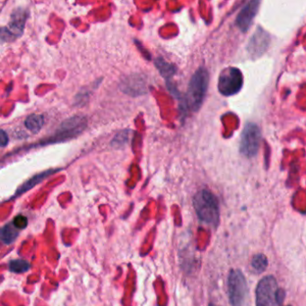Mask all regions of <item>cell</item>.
<instances>
[{
  "mask_svg": "<svg viewBox=\"0 0 306 306\" xmlns=\"http://www.w3.org/2000/svg\"><path fill=\"white\" fill-rule=\"evenodd\" d=\"M194 209L199 219L208 225L216 226L219 223V204L214 194L202 189L195 195Z\"/></svg>",
  "mask_w": 306,
  "mask_h": 306,
  "instance_id": "obj_1",
  "label": "cell"
},
{
  "mask_svg": "<svg viewBox=\"0 0 306 306\" xmlns=\"http://www.w3.org/2000/svg\"><path fill=\"white\" fill-rule=\"evenodd\" d=\"M285 300V291L278 287L272 275L262 278L256 289V304L260 306H280Z\"/></svg>",
  "mask_w": 306,
  "mask_h": 306,
  "instance_id": "obj_2",
  "label": "cell"
},
{
  "mask_svg": "<svg viewBox=\"0 0 306 306\" xmlns=\"http://www.w3.org/2000/svg\"><path fill=\"white\" fill-rule=\"evenodd\" d=\"M209 82V72L204 67H200L195 72L189 81L187 92V104L194 112L198 111L203 103L208 91Z\"/></svg>",
  "mask_w": 306,
  "mask_h": 306,
  "instance_id": "obj_3",
  "label": "cell"
},
{
  "mask_svg": "<svg viewBox=\"0 0 306 306\" xmlns=\"http://www.w3.org/2000/svg\"><path fill=\"white\" fill-rule=\"evenodd\" d=\"M244 84L242 72L236 67H227L221 72L218 78V90L225 96L240 92Z\"/></svg>",
  "mask_w": 306,
  "mask_h": 306,
  "instance_id": "obj_4",
  "label": "cell"
},
{
  "mask_svg": "<svg viewBox=\"0 0 306 306\" xmlns=\"http://www.w3.org/2000/svg\"><path fill=\"white\" fill-rule=\"evenodd\" d=\"M260 129L254 123H248L242 134L240 152L246 157L255 156L260 144Z\"/></svg>",
  "mask_w": 306,
  "mask_h": 306,
  "instance_id": "obj_5",
  "label": "cell"
},
{
  "mask_svg": "<svg viewBox=\"0 0 306 306\" xmlns=\"http://www.w3.org/2000/svg\"><path fill=\"white\" fill-rule=\"evenodd\" d=\"M247 283L240 271H232L228 276V294L232 306H242L247 296Z\"/></svg>",
  "mask_w": 306,
  "mask_h": 306,
  "instance_id": "obj_6",
  "label": "cell"
},
{
  "mask_svg": "<svg viewBox=\"0 0 306 306\" xmlns=\"http://www.w3.org/2000/svg\"><path fill=\"white\" fill-rule=\"evenodd\" d=\"M87 127V119L82 116H75L62 122L56 132L58 139H68L77 136Z\"/></svg>",
  "mask_w": 306,
  "mask_h": 306,
  "instance_id": "obj_7",
  "label": "cell"
},
{
  "mask_svg": "<svg viewBox=\"0 0 306 306\" xmlns=\"http://www.w3.org/2000/svg\"><path fill=\"white\" fill-rule=\"evenodd\" d=\"M260 0H250L248 4L241 10L236 18V26L242 31H246L250 29L260 7Z\"/></svg>",
  "mask_w": 306,
  "mask_h": 306,
  "instance_id": "obj_8",
  "label": "cell"
},
{
  "mask_svg": "<svg viewBox=\"0 0 306 306\" xmlns=\"http://www.w3.org/2000/svg\"><path fill=\"white\" fill-rule=\"evenodd\" d=\"M26 18L27 14L24 9L19 8L14 11L11 16L8 31H6V33H11L13 37H19L22 35L26 25Z\"/></svg>",
  "mask_w": 306,
  "mask_h": 306,
  "instance_id": "obj_9",
  "label": "cell"
},
{
  "mask_svg": "<svg viewBox=\"0 0 306 306\" xmlns=\"http://www.w3.org/2000/svg\"><path fill=\"white\" fill-rule=\"evenodd\" d=\"M269 45V36L262 30H259L252 36L249 43V51L254 56H259L263 53Z\"/></svg>",
  "mask_w": 306,
  "mask_h": 306,
  "instance_id": "obj_10",
  "label": "cell"
},
{
  "mask_svg": "<svg viewBox=\"0 0 306 306\" xmlns=\"http://www.w3.org/2000/svg\"><path fill=\"white\" fill-rule=\"evenodd\" d=\"M19 235V229L14 225V223H8L4 225L1 229V241L5 245H11L13 244Z\"/></svg>",
  "mask_w": 306,
  "mask_h": 306,
  "instance_id": "obj_11",
  "label": "cell"
},
{
  "mask_svg": "<svg viewBox=\"0 0 306 306\" xmlns=\"http://www.w3.org/2000/svg\"><path fill=\"white\" fill-rule=\"evenodd\" d=\"M43 124H44V118L40 114H31L29 117H27L25 122L26 128L33 134L40 132L43 127Z\"/></svg>",
  "mask_w": 306,
  "mask_h": 306,
  "instance_id": "obj_12",
  "label": "cell"
},
{
  "mask_svg": "<svg viewBox=\"0 0 306 306\" xmlns=\"http://www.w3.org/2000/svg\"><path fill=\"white\" fill-rule=\"evenodd\" d=\"M155 66L160 74L162 75V77H164L165 79H169L170 77H173L176 71V68L172 64H169L168 62L163 61L162 59H157L155 61Z\"/></svg>",
  "mask_w": 306,
  "mask_h": 306,
  "instance_id": "obj_13",
  "label": "cell"
},
{
  "mask_svg": "<svg viewBox=\"0 0 306 306\" xmlns=\"http://www.w3.org/2000/svg\"><path fill=\"white\" fill-rule=\"evenodd\" d=\"M251 267L256 273H261L268 267V259L263 254H257L252 258Z\"/></svg>",
  "mask_w": 306,
  "mask_h": 306,
  "instance_id": "obj_14",
  "label": "cell"
},
{
  "mask_svg": "<svg viewBox=\"0 0 306 306\" xmlns=\"http://www.w3.org/2000/svg\"><path fill=\"white\" fill-rule=\"evenodd\" d=\"M30 264L24 260H13L9 262V270L15 273H25L29 271Z\"/></svg>",
  "mask_w": 306,
  "mask_h": 306,
  "instance_id": "obj_15",
  "label": "cell"
},
{
  "mask_svg": "<svg viewBox=\"0 0 306 306\" xmlns=\"http://www.w3.org/2000/svg\"><path fill=\"white\" fill-rule=\"evenodd\" d=\"M51 174V171H49V172H46V173H43V174H40V175H37L35 176L34 178L31 179L30 180L29 182H27L26 184H25V185L21 188L19 190H18V193L21 194L23 193V192H26L27 189H31L32 188V186H34L35 184H38V183H40L42 179L45 178V176H47L48 174Z\"/></svg>",
  "mask_w": 306,
  "mask_h": 306,
  "instance_id": "obj_16",
  "label": "cell"
},
{
  "mask_svg": "<svg viewBox=\"0 0 306 306\" xmlns=\"http://www.w3.org/2000/svg\"><path fill=\"white\" fill-rule=\"evenodd\" d=\"M14 225H16L18 229H25L28 225V219L23 214H18L13 220Z\"/></svg>",
  "mask_w": 306,
  "mask_h": 306,
  "instance_id": "obj_17",
  "label": "cell"
},
{
  "mask_svg": "<svg viewBox=\"0 0 306 306\" xmlns=\"http://www.w3.org/2000/svg\"><path fill=\"white\" fill-rule=\"evenodd\" d=\"M0 141H1V148H5V146L8 144V136L5 132V130H1Z\"/></svg>",
  "mask_w": 306,
  "mask_h": 306,
  "instance_id": "obj_18",
  "label": "cell"
}]
</instances>
